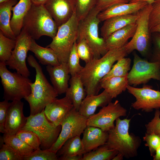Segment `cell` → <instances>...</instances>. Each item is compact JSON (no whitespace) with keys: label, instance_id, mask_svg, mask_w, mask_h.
Masks as SVG:
<instances>
[{"label":"cell","instance_id":"bcb514c9","mask_svg":"<svg viewBox=\"0 0 160 160\" xmlns=\"http://www.w3.org/2000/svg\"><path fill=\"white\" fill-rule=\"evenodd\" d=\"M83 155H79L58 157L60 160H82Z\"/></svg>","mask_w":160,"mask_h":160},{"label":"cell","instance_id":"30bf717a","mask_svg":"<svg viewBox=\"0 0 160 160\" xmlns=\"http://www.w3.org/2000/svg\"><path fill=\"white\" fill-rule=\"evenodd\" d=\"M133 65L127 75L129 84L136 87L150 80H160V63L151 62L133 53Z\"/></svg>","mask_w":160,"mask_h":160},{"label":"cell","instance_id":"5b68a950","mask_svg":"<svg viewBox=\"0 0 160 160\" xmlns=\"http://www.w3.org/2000/svg\"><path fill=\"white\" fill-rule=\"evenodd\" d=\"M79 21L76 11L65 23L58 28L56 34L46 47L52 49L60 63H67L73 45L78 36Z\"/></svg>","mask_w":160,"mask_h":160},{"label":"cell","instance_id":"9a60e30c","mask_svg":"<svg viewBox=\"0 0 160 160\" xmlns=\"http://www.w3.org/2000/svg\"><path fill=\"white\" fill-rule=\"evenodd\" d=\"M76 3L77 0H48L44 5L58 28L72 17Z\"/></svg>","mask_w":160,"mask_h":160},{"label":"cell","instance_id":"f35d334b","mask_svg":"<svg viewBox=\"0 0 160 160\" xmlns=\"http://www.w3.org/2000/svg\"><path fill=\"white\" fill-rule=\"evenodd\" d=\"M143 139L146 142L145 146L148 148L151 156H153L157 148L160 146V136L154 132H146Z\"/></svg>","mask_w":160,"mask_h":160},{"label":"cell","instance_id":"44dd1931","mask_svg":"<svg viewBox=\"0 0 160 160\" xmlns=\"http://www.w3.org/2000/svg\"><path fill=\"white\" fill-rule=\"evenodd\" d=\"M83 133L81 140L86 153L105 144L109 135L108 132L92 126H87Z\"/></svg>","mask_w":160,"mask_h":160},{"label":"cell","instance_id":"52a82bcc","mask_svg":"<svg viewBox=\"0 0 160 160\" xmlns=\"http://www.w3.org/2000/svg\"><path fill=\"white\" fill-rule=\"evenodd\" d=\"M5 62L0 61V76L4 90V100L13 101L21 100L31 93V80L16 72L7 68Z\"/></svg>","mask_w":160,"mask_h":160},{"label":"cell","instance_id":"4fadbf2b","mask_svg":"<svg viewBox=\"0 0 160 160\" xmlns=\"http://www.w3.org/2000/svg\"><path fill=\"white\" fill-rule=\"evenodd\" d=\"M127 115L126 109L122 106L118 100H116L110 102L102 107L98 113L88 119L87 125L108 132L114 127V121L117 119Z\"/></svg>","mask_w":160,"mask_h":160},{"label":"cell","instance_id":"f5cc1de1","mask_svg":"<svg viewBox=\"0 0 160 160\" xmlns=\"http://www.w3.org/2000/svg\"><path fill=\"white\" fill-rule=\"evenodd\" d=\"M11 0H0V3L6 2Z\"/></svg>","mask_w":160,"mask_h":160},{"label":"cell","instance_id":"2e32d148","mask_svg":"<svg viewBox=\"0 0 160 160\" xmlns=\"http://www.w3.org/2000/svg\"><path fill=\"white\" fill-rule=\"evenodd\" d=\"M23 105L21 100H14L10 103L5 124V134L15 135L26 124L27 117L23 114Z\"/></svg>","mask_w":160,"mask_h":160},{"label":"cell","instance_id":"d4e9b609","mask_svg":"<svg viewBox=\"0 0 160 160\" xmlns=\"http://www.w3.org/2000/svg\"><path fill=\"white\" fill-rule=\"evenodd\" d=\"M68 87L65 92L72 103L73 108L79 111L81 104L87 96V93L82 81L79 75L71 76L70 79Z\"/></svg>","mask_w":160,"mask_h":160},{"label":"cell","instance_id":"3957f363","mask_svg":"<svg viewBox=\"0 0 160 160\" xmlns=\"http://www.w3.org/2000/svg\"><path fill=\"white\" fill-rule=\"evenodd\" d=\"M131 120L117 119L114 127L108 131V137L106 143L109 148L117 150L128 159L137 156L141 142L139 137L129 133Z\"/></svg>","mask_w":160,"mask_h":160},{"label":"cell","instance_id":"7dc6e473","mask_svg":"<svg viewBox=\"0 0 160 160\" xmlns=\"http://www.w3.org/2000/svg\"><path fill=\"white\" fill-rule=\"evenodd\" d=\"M151 33H160V23L155 26L150 30Z\"/></svg>","mask_w":160,"mask_h":160},{"label":"cell","instance_id":"8fae6325","mask_svg":"<svg viewBox=\"0 0 160 160\" xmlns=\"http://www.w3.org/2000/svg\"><path fill=\"white\" fill-rule=\"evenodd\" d=\"M87 119L73 108L61 123V129L59 136L49 149L57 153L68 139L80 136L87 126Z\"/></svg>","mask_w":160,"mask_h":160},{"label":"cell","instance_id":"f1b7e54d","mask_svg":"<svg viewBox=\"0 0 160 160\" xmlns=\"http://www.w3.org/2000/svg\"><path fill=\"white\" fill-rule=\"evenodd\" d=\"M85 153L80 136L78 135L67 140L56 153L58 158L75 155H83Z\"/></svg>","mask_w":160,"mask_h":160},{"label":"cell","instance_id":"83f0119b","mask_svg":"<svg viewBox=\"0 0 160 160\" xmlns=\"http://www.w3.org/2000/svg\"><path fill=\"white\" fill-rule=\"evenodd\" d=\"M127 75L108 78L101 81L100 87L104 89L112 99L115 98L127 89L129 85Z\"/></svg>","mask_w":160,"mask_h":160},{"label":"cell","instance_id":"7402d4cb","mask_svg":"<svg viewBox=\"0 0 160 160\" xmlns=\"http://www.w3.org/2000/svg\"><path fill=\"white\" fill-rule=\"evenodd\" d=\"M137 27L136 22L115 31L105 39L108 51L123 47L134 36Z\"/></svg>","mask_w":160,"mask_h":160},{"label":"cell","instance_id":"b9f144b4","mask_svg":"<svg viewBox=\"0 0 160 160\" xmlns=\"http://www.w3.org/2000/svg\"><path fill=\"white\" fill-rule=\"evenodd\" d=\"M160 111L156 110L153 118L145 125L146 132H154L160 136Z\"/></svg>","mask_w":160,"mask_h":160},{"label":"cell","instance_id":"e0dca14e","mask_svg":"<svg viewBox=\"0 0 160 160\" xmlns=\"http://www.w3.org/2000/svg\"><path fill=\"white\" fill-rule=\"evenodd\" d=\"M73 108L72 102L67 96L56 98L48 104L44 111L47 119L56 126L60 124L65 116Z\"/></svg>","mask_w":160,"mask_h":160},{"label":"cell","instance_id":"5bb4252c","mask_svg":"<svg viewBox=\"0 0 160 160\" xmlns=\"http://www.w3.org/2000/svg\"><path fill=\"white\" fill-rule=\"evenodd\" d=\"M152 88L151 86L145 84L141 88L128 85L127 88L128 92L136 99L131 105L133 108L147 113L160 108V91Z\"/></svg>","mask_w":160,"mask_h":160},{"label":"cell","instance_id":"6da1fadb","mask_svg":"<svg viewBox=\"0 0 160 160\" xmlns=\"http://www.w3.org/2000/svg\"><path fill=\"white\" fill-rule=\"evenodd\" d=\"M128 54L124 47L109 50L100 58H93L86 63L78 74L83 84L87 96L98 94L101 80L111 70L114 63Z\"/></svg>","mask_w":160,"mask_h":160},{"label":"cell","instance_id":"c3c4849f","mask_svg":"<svg viewBox=\"0 0 160 160\" xmlns=\"http://www.w3.org/2000/svg\"><path fill=\"white\" fill-rule=\"evenodd\" d=\"M153 157V160H160V146L157 148Z\"/></svg>","mask_w":160,"mask_h":160},{"label":"cell","instance_id":"7bdbcfd3","mask_svg":"<svg viewBox=\"0 0 160 160\" xmlns=\"http://www.w3.org/2000/svg\"><path fill=\"white\" fill-rule=\"evenodd\" d=\"M10 102L4 100L0 102V132L5 133V124Z\"/></svg>","mask_w":160,"mask_h":160},{"label":"cell","instance_id":"f6af8a7d","mask_svg":"<svg viewBox=\"0 0 160 160\" xmlns=\"http://www.w3.org/2000/svg\"><path fill=\"white\" fill-rule=\"evenodd\" d=\"M130 0H97L95 8L100 12L116 4L128 3Z\"/></svg>","mask_w":160,"mask_h":160},{"label":"cell","instance_id":"f907efd6","mask_svg":"<svg viewBox=\"0 0 160 160\" xmlns=\"http://www.w3.org/2000/svg\"><path fill=\"white\" fill-rule=\"evenodd\" d=\"M124 157L123 155L121 153H118L114 156L112 160H122Z\"/></svg>","mask_w":160,"mask_h":160},{"label":"cell","instance_id":"8d00e7d4","mask_svg":"<svg viewBox=\"0 0 160 160\" xmlns=\"http://www.w3.org/2000/svg\"><path fill=\"white\" fill-rule=\"evenodd\" d=\"M56 152L49 149L34 150L30 155L24 157L23 160H58Z\"/></svg>","mask_w":160,"mask_h":160},{"label":"cell","instance_id":"cb8c5ba5","mask_svg":"<svg viewBox=\"0 0 160 160\" xmlns=\"http://www.w3.org/2000/svg\"><path fill=\"white\" fill-rule=\"evenodd\" d=\"M32 4L31 0H20L12 8L13 14L10 20V26L16 37L21 32L24 18Z\"/></svg>","mask_w":160,"mask_h":160},{"label":"cell","instance_id":"ba28073f","mask_svg":"<svg viewBox=\"0 0 160 160\" xmlns=\"http://www.w3.org/2000/svg\"><path fill=\"white\" fill-rule=\"evenodd\" d=\"M44 111L28 117L26 124L21 129L31 131L36 134L40 140L41 149L45 150L49 149L56 142L61 126H56L49 121Z\"/></svg>","mask_w":160,"mask_h":160},{"label":"cell","instance_id":"681fc988","mask_svg":"<svg viewBox=\"0 0 160 160\" xmlns=\"http://www.w3.org/2000/svg\"><path fill=\"white\" fill-rule=\"evenodd\" d=\"M48 0H31L32 4L36 5H44Z\"/></svg>","mask_w":160,"mask_h":160},{"label":"cell","instance_id":"603a6c76","mask_svg":"<svg viewBox=\"0 0 160 160\" xmlns=\"http://www.w3.org/2000/svg\"><path fill=\"white\" fill-rule=\"evenodd\" d=\"M137 17V13L109 18L104 21L100 28L101 36L105 39L115 31L129 24L136 23Z\"/></svg>","mask_w":160,"mask_h":160},{"label":"cell","instance_id":"7a4b0ae2","mask_svg":"<svg viewBox=\"0 0 160 160\" xmlns=\"http://www.w3.org/2000/svg\"><path fill=\"white\" fill-rule=\"evenodd\" d=\"M28 65L34 68L36 75L35 81L30 84L31 94L24 99L30 107V115H34L44 110L46 106L57 98L58 94L48 82L42 68L32 55L27 57Z\"/></svg>","mask_w":160,"mask_h":160},{"label":"cell","instance_id":"4316f807","mask_svg":"<svg viewBox=\"0 0 160 160\" xmlns=\"http://www.w3.org/2000/svg\"><path fill=\"white\" fill-rule=\"evenodd\" d=\"M30 51L34 54L42 65L57 66L60 64L57 55L52 49L41 46L32 38Z\"/></svg>","mask_w":160,"mask_h":160},{"label":"cell","instance_id":"ac0fdd59","mask_svg":"<svg viewBox=\"0 0 160 160\" xmlns=\"http://www.w3.org/2000/svg\"><path fill=\"white\" fill-rule=\"evenodd\" d=\"M46 68L52 86L58 95L65 93L69 87L70 77L67 63L57 66L47 65Z\"/></svg>","mask_w":160,"mask_h":160},{"label":"cell","instance_id":"e575fe53","mask_svg":"<svg viewBox=\"0 0 160 160\" xmlns=\"http://www.w3.org/2000/svg\"><path fill=\"white\" fill-rule=\"evenodd\" d=\"M15 135L34 150L41 149L39 139L36 134L33 131L21 129Z\"/></svg>","mask_w":160,"mask_h":160},{"label":"cell","instance_id":"ab89813d","mask_svg":"<svg viewBox=\"0 0 160 160\" xmlns=\"http://www.w3.org/2000/svg\"><path fill=\"white\" fill-rule=\"evenodd\" d=\"M0 160H23V156L7 144H1Z\"/></svg>","mask_w":160,"mask_h":160},{"label":"cell","instance_id":"7c38bea8","mask_svg":"<svg viewBox=\"0 0 160 160\" xmlns=\"http://www.w3.org/2000/svg\"><path fill=\"white\" fill-rule=\"evenodd\" d=\"M32 38L24 29L22 28L16 39V45L10 58L5 63L10 69L15 70L23 76L28 77L30 72L26 63L27 54L30 51Z\"/></svg>","mask_w":160,"mask_h":160},{"label":"cell","instance_id":"f546056e","mask_svg":"<svg viewBox=\"0 0 160 160\" xmlns=\"http://www.w3.org/2000/svg\"><path fill=\"white\" fill-rule=\"evenodd\" d=\"M2 138L4 143L9 146L24 157L30 155L34 151L16 135H10L4 133Z\"/></svg>","mask_w":160,"mask_h":160},{"label":"cell","instance_id":"ee69618b","mask_svg":"<svg viewBox=\"0 0 160 160\" xmlns=\"http://www.w3.org/2000/svg\"><path fill=\"white\" fill-rule=\"evenodd\" d=\"M153 33V51L150 61L160 63V33Z\"/></svg>","mask_w":160,"mask_h":160},{"label":"cell","instance_id":"277c9868","mask_svg":"<svg viewBox=\"0 0 160 160\" xmlns=\"http://www.w3.org/2000/svg\"><path fill=\"white\" fill-rule=\"evenodd\" d=\"M34 40L46 36L53 39L58 27L44 5L32 4L25 16L23 28Z\"/></svg>","mask_w":160,"mask_h":160},{"label":"cell","instance_id":"8992f818","mask_svg":"<svg viewBox=\"0 0 160 160\" xmlns=\"http://www.w3.org/2000/svg\"><path fill=\"white\" fill-rule=\"evenodd\" d=\"M100 12L95 7L85 17L79 21L76 41L85 39L95 59L100 58L108 51L105 39L99 36L98 25L100 22L97 16Z\"/></svg>","mask_w":160,"mask_h":160},{"label":"cell","instance_id":"836d02e7","mask_svg":"<svg viewBox=\"0 0 160 160\" xmlns=\"http://www.w3.org/2000/svg\"><path fill=\"white\" fill-rule=\"evenodd\" d=\"M76 44V41L73 45L67 62L71 76L78 74L83 68L80 63V57L77 52Z\"/></svg>","mask_w":160,"mask_h":160},{"label":"cell","instance_id":"d590c367","mask_svg":"<svg viewBox=\"0 0 160 160\" xmlns=\"http://www.w3.org/2000/svg\"><path fill=\"white\" fill-rule=\"evenodd\" d=\"M97 0H77L76 13L79 21L85 17L95 7Z\"/></svg>","mask_w":160,"mask_h":160},{"label":"cell","instance_id":"d6986e66","mask_svg":"<svg viewBox=\"0 0 160 160\" xmlns=\"http://www.w3.org/2000/svg\"><path fill=\"white\" fill-rule=\"evenodd\" d=\"M148 4L140 1L116 4L100 12L97 17L101 22L113 17L136 14Z\"/></svg>","mask_w":160,"mask_h":160},{"label":"cell","instance_id":"74e56055","mask_svg":"<svg viewBox=\"0 0 160 160\" xmlns=\"http://www.w3.org/2000/svg\"><path fill=\"white\" fill-rule=\"evenodd\" d=\"M77 51L80 58L87 63L93 58V55L88 44L84 39L77 41Z\"/></svg>","mask_w":160,"mask_h":160},{"label":"cell","instance_id":"484cf974","mask_svg":"<svg viewBox=\"0 0 160 160\" xmlns=\"http://www.w3.org/2000/svg\"><path fill=\"white\" fill-rule=\"evenodd\" d=\"M18 2L17 0H13L0 3V31L6 37L13 40H16V37L10 26L11 11Z\"/></svg>","mask_w":160,"mask_h":160},{"label":"cell","instance_id":"4dcf8cb0","mask_svg":"<svg viewBox=\"0 0 160 160\" xmlns=\"http://www.w3.org/2000/svg\"><path fill=\"white\" fill-rule=\"evenodd\" d=\"M118 152L116 150L109 148L105 143L84 153L82 160H112Z\"/></svg>","mask_w":160,"mask_h":160},{"label":"cell","instance_id":"ffe728a7","mask_svg":"<svg viewBox=\"0 0 160 160\" xmlns=\"http://www.w3.org/2000/svg\"><path fill=\"white\" fill-rule=\"evenodd\" d=\"M112 99L105 90L99 94L86 96L81 104L79 112L88 119L95 114L98 107L106 105Z\"/></svg>","mask_w":160,"mask_h":160},{"label":"cell","instance_id":"816d5d0a","mask_svg":"<svg viewBox=\"0 0 160 160\" xmlns=\"http://www.w3.org/2000/svg\"><path fill=\"white\" fill-rule=\"evenodd\" d=\"M156 0H133L129 2H135L140 1L145 2L150 4H152Z\"/></svg>","mask_w":160,"mask_h":160},{"label":"cell","instance_id":"9c48e42d","mask_svg":"<svg viewBox=\"0 0 160 160\" xmlns=\"http://www.w3.org/2000/svg\"><path fill=\"white\" fill-rule=\"evenodd\" d=\"M152 4H148L137 12V27L131 40L124 46L128 54L135 50L144 57L148 56L150 46L149 17Z\"/></svg>","mask_w":160,"mask_h":160},{"label":"cell","instance_id":"60d3db41","mask_svg":"<svg viewBox=\"0 0 160 160\" xmlns=\"http://www.w3.org/2000/svg\"><path fill=\"white\" fill-rule=\"evenodd\" d=\"M149 21L150 31L160 23V0H156L152 4Z\"/></svg>","mask_w":160,"mask_h":160},{"label":"cell","instance_id":"db71d44e","mask_svg":"<svg viewBox=\"0 0 160 160\" xmlns=\"http://www.w3.org/2000/svg\"><path fill=\"white\" fill-rule=\"evenodd\" d=\"M132 0H130V2H131V1H132Z\"/></svg>","mask_w":160,"mask_h":160},{"label":"cell","instance_id":"d6a6232c","mask_svg":"<svg viewBox=\"0 0 160 160\" xmlns=\"http://www.w3.org/2000/svg\"><path fill=\"white\" fill-rule=\"evenodd\" d=\"M16 42V40L6 37L0 31V61L5 62L10 58Z\"/></svg>","mask_w":160,"mask_h":160},{"label":"cell","instance_id":"1f68e13d","mask_svg":"<svg viewBox=\"0 0 160 160\" xmlns=\"http://www.w3.org/2000/svg\"><path fill=\"white\" fill-rule=\"evenodd\" d=\"M131 59L129 57H124L119 59L113 65L111 70L101 81L112 77L127 76L131 69Z\"/></svg>","mask_w":160,"mask_h":160}]
</instances>
